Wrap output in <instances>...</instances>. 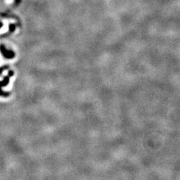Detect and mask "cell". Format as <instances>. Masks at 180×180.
I'll list each match as a JSON object with an SVG mask.
<instances>
[{"label": "cell", "mask_w": 180, "mask_h": 180, "mask_svg": "<svg viewBox=\"0 0 180 180\" xmlns=\"http://www.w3.org/2000/svg\"><path fill=\"white\" fill-rule=\"evenodd\" d=\"M14 25H10V29H11V32H13V30H14Z\"/></svg>", "instance_id": "cell-1"}]
</instances>
